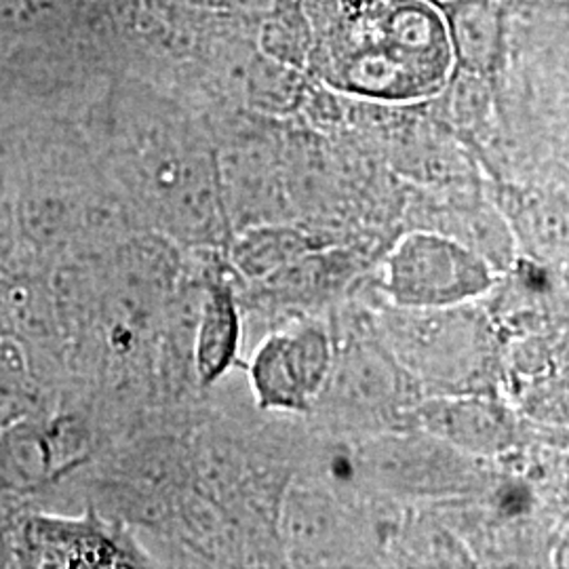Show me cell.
I'll return each mask as SVG.
<instances>
[{"label": "cell", "instance_id": "30bf717a", "mask_svg": "<svg viewBox=\"0 0 569 569\" xmlns=\"http://www.w3.org/2000/svg\"><path fill=\"white\" fill-rule=\"evenodd\" d=\"M16 272L13 264L0 260V340H11V300Z\"/></svg>", "mask_w": 569, "mask_h": 569}, {"label": "cell", "instance_id": "277c9868", "mask_svg": "<svg viewBox=\"0 0 569 569\" xmlns=\"http://www.w3.org/2000/svg\"><path fill=\"white\" fill-rule=\"evenodd\" d=\"M44 403V388L13 340H0V430Z\"/></svg>", "mask_w": 569, "mask_h": 569}, {"label": "cell", "instance_id": "52a82bcc", "mask_svg": "<svg viewBox=\"0 0 569 569\" xmlns=\"http://www.w3.org/2000/svg\"><path fill=\"white\" fill-rule=\"evenodd\" d=\"M28 500L0 491V568H16V533Z\"/></svg>", "mask_w": 569, "mask_h": 569}, {"label": "cell", "instance_id": "8fae6325", "mask_svg": "<svg viewBox=\"0 0 569 569\" xmlns=\"http://www.w3.org/2000/svg\"><path fill=\"white\" fill-rule=\"evenodd\" d=\"M338 2H340V0H305L302 11H305L306 18H308L310 26H312V23H317L321 18H326L327 13H329Z\"/></svg>", "mask_w": 569, "mask_h": 569}, {"label": "cell", "instance_id": "8992f818", "mask_svg": "<svg viewBox=\"0 0 569 569\" xmlns=\"http://www.w3.org/2000/svg\"><path fill=\"white\" fill-rule=\"evenodd\" d=\"M230 306L226 300H211L204 306L201 336H199V350H197V366L201 371L203 382H209L218 376V371L228 361V350L232 342V327H230Z\"/></svg>", "mask_w": 569, "mask_h": 569}, {"label": "cell", "instance_id": "7a4b0ae2", "mask_svg": "<svg viewBox=\"0 0 569 569\" xmlns=\"http://www.w3.org/2000/svg\"><path fill=\"white\" fill-rule=\"evenodd\" d=\"M154 559L119 519L84 505L77 512L28 507L16 533V568H150Z\"/></svg>", "mask_w": 569, "mask_h": 569}, {"label": "cell", "instance_id": "4fadbf2b", "mask_svg": "<svg viewBox=\"0 0 569 569\" xmlns=\"http://www.w3.org/2000/svg\"><path fill=\"white\" fill-rule=\"evenodd\" d=\"M284 7H300L302 9V4H305V0H281Z\"/></svg>", "mask_w": 569, "mask_h": 569}, {"label": "cell", "instance_id": "6da1fadb", "mask_svg": "<svg viewBox=\"0 0 569 569\" xmlns=\"http://www.w3.org/2000/svg\"><path fill=\"white\" fill-rule=\"evenodd\" d=\"M0 143L16 220L9 260L51 268L122 239L127 216L102 188L79 119L41 112L2 121Z\"/></svg>", "mask_w": 569, "mask_h": 569}, {"label": "cell", "instance_id": "7c38bea8", "mask_svg": "<svg viewBox=\"0 0 569 569\" xmlns=\"http://www.w3.org/2000/svg\"><path fill=\"white\" fill-rule=\"evenodd\" d=\"M428 2H432L435 7H439V9H443V7H448L451 2H456V0H428Z\"/></svg>", "mask_w": 569, "mask_h": 569}, {"label": "cell", "instance_id": "5b68a950", "mask_svg": "<svg viewBox=\"0 0 569 569\" xmlns=\"http://www.w3.org/2000/svg\"><path fill=\"white\" fill-rule=\"evenodd\" d=\"M315 34L300 7H283L279 13L260 21L258 47L270 60L281 61L296 70L308 68Z\"/></svg>", "mask_w": 569, "mask_h": 569}, {"label": "cell", "instance_id": "9c48e42d", "mask_svg": "<svg viewBox=\"0 0 569 569\" xmlns=\"http://www.w3.org/2000/svg\"><path fill=\"white\" fill-rule=\"evenodd\" d=\"M204 2L244 20L260 21L279 13L284 7L281 0H204Z\"/></svg>", "mask_w": 569, "mask_h": 569}, {"label": "cell", "instance_id": "3957f363", "mask_svg": "<svg viewBox=\"0 0 569 569\" xmlns=\"http://www.w3.org/2000/svg\"><path fill=\"white\" fill-rule=\"evenodd\" d=\"M453 63L472 74L498 68L505 42V18L493 0H456L441 9Z\"/></svg>", "mask_w": 569, "mask_h": 569}, {"label": "cell", "instance_id": "ba28073f", "mask_svg": "<svg viewBox=\"0 0 569 569\" xmlns=\"http://www.w3.org/2000/svg\"><path fill=\"white\" fill-rule=\"evenodd\" d=\"M16 251V220L11 201L9 164L0 143V260H9Z\"/></svg>", "mask_w": 569, "mask_h": 569}]
</instances>
